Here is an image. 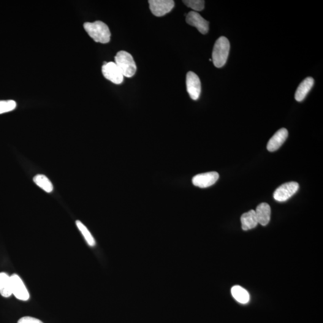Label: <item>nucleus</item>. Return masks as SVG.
Here are the masks:
<instances>
[{"label":"nucleus","instance_id":"nucleus-1","mask_svg":"<svg viewBox=\"0 0 323 323\" xmlns=\"http://www.w3.org/2000/svg\"><path fill=\"white\" fill-rule=\"evenodd\" d=\"M84 28L95 42L105 44L110 41L111 33L109 28L102 21L84 24Z\"/></svg>","mask_w":323,"mask_h":323},{"label":"nucleus","instance_id":"nucleus-2","mask_svg":"<svg viewBox=\"0 0 323 323\" xmlns=\"http://www.w3.org/2000/svg\"><path fill=\"white\" fill-rule=\"evenodd\" d=\"M230 50V43L227 38L221 37L214 45L212 61L214 66L222 68L226 63Z\"/></svg>","mask_w":323,"mask_h":323},{"label":"nucleus","instance_id":"nucleus-3","mask_svg":"<svg viewBox=\"0 0 323 323\" xmlns=\"http://www.w3.org/2000/svg\"><path fill=\"white\" fill-rule=\"evenodd\" d=\"M115 63L124 77H132L137 71L136 64L132 56L126 51H119L115 56Z\"/></svg>","mask_w":323,"mask_h":323},{"label":"nucleus","instance_id":"nucleus-4","mask_svg":"<svg viewBox=\"0 0 323 323\" xmlns=\"http://www.w3.org/2000/svg\"><path fill=\"white\" fill-rule=\"evenodd\" d=\"M102 73L106 79L116 85H120L124 81V76L115 62H104L102 67Z\"/></svg>","mask_w":323,"mask_h":323},{"label":"nucleus","instance_id":"nucleus-5","mask_svg":"<svg viewBox=\"0 0 323 323\" xmlns=\"http://www.w3.org/2000/svg\"><path fill=\"white\" fill-rule=\"evenodd\" d=\"M298 184L294 181L282 184L274 192V199L279 202L286 201L298 192Z\"/></svg>","mask_w":323,"mask_h":323},{"label":"nucleus","instance_id":"nucleus-6","mask_svg":"<svg viewBox=\"0 0 323 323\" xmlns=\"http://www.w3.org/2000/svg\"><path fill=\"white\" fill-rule=\"evenodd\" d=\"M149 3L151 13L157 17L170 13L175 5L173 0H149Z\"/></svg>","mask_w":323,"mask_h":323},{"label":"nucleus","instance_id":"nucleus-7","mask_svg":"<svg viewBox=\"0 0 323 323\" xmlns=\"http://www.w3.org/2000/svg\"><path fill=\"white\" fill-rule=\"evenodd\" d=\"M12 280V295L18 300L27 301L29 300V293L23 279L17 274L11 276Z\"/></svg>","mask_w":323,"mask_h":323},{"label":"nucleus","instance_id":"nucleus-8","mask_svg":"<svg viewBox=\"0 0 323 323\" xmlns=\"http://www.w3.org/2000/svg\"><path fill=\"white\" fill-rule=\"evenodd\" d=\"M187 91L194 100L199 99L201 92V83L199 77L195 73L189 72L186 75Z\"/></svg>","mask_w":323,"mask_h":323},{"label":"nucleus","instance_id":"nucleus-9","mask_svg":"<svg viewBox=\"0 0 323 323\" xmlns=\"http://www.w3.org/2000/svg\"><path fill=\"white\" fill-rule=\"evenodd\" d=\"M186 21L189 25L196 27L200 33L202 34L208 33L209 22L203 19L198 12L194 11L190 12L186 15Z\"/></svg>","mask_w":323,"mask_h":323},{"label":"nucleus","instance_id":"nucleus-10","mask_svg":"<svg viewBox=\"0 0 323 323\" xmlns=\"http://www.w3.org/2000/svg\"><path fill=\"white\" fill-rule=\"evenodd\" d=\"M219 178V175L217 172L200 174L193 178L192 183L194 185L199 187L200 188H207L215 184Z\"/></svg>","mask_w":323,"mask_h":323},{"label":"nucleus","instance_id":"nucleus-11","mask_svg":"<svg viewBox=\"0 0 323 323\" xmlns=\"http://www.w3.org/2000/svg\"><path fill=\"white\" fill-rule=\"evenodd\" d=\"M288 131L286 128H281L271 138L268 143L267 149L270 151L277 150L280 147L286 142L288 137Z\"/></svg>","mask_w":323,"mask_h":323},{"label":"nucleus","instance_id":"nucleus-12","mask_svg":"<svg viewBox=\"0 0 323 323\" xmlns=\"http://www.w3.org/2000/svg\"><path fill=\"white\" fill-rule=\"evenodd\" d=\"M258 221L262 226H266L269 224L271 219V207L267 203H262L257 206L255 210Z\"/></svg>","mask_w":323,"mask_h":323},{"label":"nucleus","instance_id":"nucleus-13","mask_svg":"<svg viewBox=\"0 0 323 323\" xmlns=\"http://www.w3.org/2000/svg\"><path fill=\"white\" fill-rule=\"evenodd\" d=\"M314 78L307 77L298 86L295 93V99L298 102L302 101L314 85Z\"/></svg>","mask_w":323,"mask_h":323},{"label":"nucleus","instance_id":"nucleus-14","mask_svg":"<svg viewBox=\"0 0 323 323\" xmlns=\"http://www.w3.org/2000/svg\"><path fill=\"white\" fill-rule=\"evenodd\" d=\"M0 295L4 298H9L12 295L11 276L5 273H0Z\"/></svg>","mask_w":323,"mask_h":323},{"label":"nucleus","instance_id":"nucleus-15","mask_svg":"<svg viewBox=\"0 0 323 323\" xmlns=\"http://www.w3.org/2000/svg\"><path fill=\"white\" fill-rule=\"evenodd\" d=\"M242 228L244 230H248L256 227L258 221L255 210H250L243 214L241 218Z\"/></svg>","mask_w":323,"mask_h":323},{"label":"nucleus","instance_id":"nucleus-16","mask_svg":"<svg viewBox=\"0 0 323 323\" xmlns=\"http://www.w3.org/2000/svg\"><path fill=\"white\" fill-rule=\"evenodd\" d=\"M33 181L37 186L46 192L50 194L53 191V186L51 182L46 175L38 174L33 178Z\"/></svg>","mask_w":323,"mask_h":323},{"label":"nucleus","instance_id":"nucleus-17","mask_svg":"<svg viewBox=\"0 0 323 323\" xmlns=\"http://www.w3.org/2000/svg\"><path fill=\"white\" fill-rule=\"evenodd\" d=\"M232 295L235 299L242 304L248 303L249 300V293L246 289L240 286H233L231 290Z\"/></svg>","mask_w":323,"mask_h":323},{"label":"nucleus","instance_id":"nucleus-18","mask_svg":"<svg viewBox=\"0 0 323 323\" xmlns=\"http://www.w3.org/2000/svg\"><path fill=\"white\" fill-rule=\"evenodd\" d=\"M75 224L78 230H80L81 234L83 236V237L85 238L88 245L91 247H94L96 246V241H95L93 236L92 235L91 232H89V230L88 228L86 227L85 225L80 221H76Z\"/></svg>","mask_w":323,"mask_h":323},{"label":"nucleus","instance_id":"nucleus-19","mask_svg":"<svg viewBox=\"0 0 323 323\" xmlns=\"http://www.w3.org/2000/svg\"><path fill=\"white\" fill-rule=\"evenodd\" d=\"M183 2L187 7L197 12H200L204 9L205 1L203 0H184Z\"/></svg>","mask_w":323,"mask_h":323},{"label":"nucleus","instance_id":"nucleus-20","mask_svg":"<svg viewBox=\"0 0 323 323\" xmlns=\"http://www.w3.org/2000/svg\"><path fill=\"white\" fill-rule=\"evenodd\" d=\"M16 107V102L13 100L0 101V115L10 112L15 110Z\"/></svg>","mask_w":323,"mask_h":323},{"label":"nucleus","instance_id":"nucleus-21","mask_svg":"<svg viewBox=\"0 0 323 323\" xmlns=\"http://www.w3.org/2000/svg\"><path fill=\"white\" fill-rule=\"evenodd\" d=\"M18 323H43L41 320L31 317H24L19 320Z\"/></svg>","mask_w":323,"mask_h":323}]
</instances>
